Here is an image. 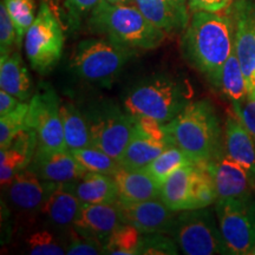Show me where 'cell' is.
Instances as JSON below:
<instances>
[{
  "label": "cell",
  "instance_id": "ffe728a7",
  "mask_svg": "<svg viewBox=\"0 0 255 255\" xmlns=\"http://www.w3.org/2000/svg\"><path fill=\"white\" fill-rule=\"evenodd\" d=\"M37 146L36 133L25 126L9 146L0 149V182L2 188L7 186L19 171L24 170L31 164Z\"/></svg>",
  "mask_w": 255,
  "mask_h": 255
},
{
  "label": "cell",
  "instance_id": "3957f363",
  "mask_svg": "<svg viewBox=\"0 0 255 255\" xmlns=\"http://www.w3.org/2000/svg\"><path fill=\"white\" fill-rule=\"evenodd\" d=\"M94 33L110 38L133 50H152L163 43L165 32L146 19L135 5L102 0L88 19Z\"/></svg>",
  "mask_w": 255,
  "mask_h": 255
},
{
  "label": "cell",
  "instance_id": "e575fe53",
  "mask_svg": "<svg viewBox=\"0 0 255 255\" xmlns=\"http://www.w3.org/2000/svg\"><path fill=\"white\" fill-rule=\"evenodd\" d=\"M28 111L27 102H21L13 111L4 116H0V149L9 146L14 137L26 126V116Z\"/></svg>",
  "mask_w": 255,
  "mask_h": 255
},
{
  "label": "cell",
  "instance_id": "277c9868",
  "mask_svg": "<svg viewBox=\"0 0 255 255\" xmlns=\"http://www.w3.org/2000/svg\"><path fill=\"white\" fill-rule=\"evenodd\" d=\"M191 90L180 79L155 75L133 84L123 98L132 117H149L162 124L171 122L190 103Z\"/></svg>",
  "mask_w": 255,
  "mask_h": 255
},
{
  "label": "cell",
  "instance_id": "7a4b0ae2",
  "mask_svg": "<svg viewBox=\"0 0 255 255\" xmlns=\"http://www.w3.org/2000/svg\"><path fill=\"white\" fill-rule=\"evenodd\" d=\"M169 139L194 163L206 164L225 150L223 132L214 107L206 100L190 102L165 124Z\"/></svg>",
  "mask_w": 255,
  "mask_h": 255
},
{
  "label": "cell",
  "instance_id": "9c48e42d",
  "mask_svg": "<svg viewBox=\"0 0 255 255\" xmlns=\"http://www.w3.org/2000/svg\"><path fill=\"white\" fill-rule=\"evenodd\" d=\"M215 214L231 254L251 255L255 248V193L239 199L218 200Z\"/></svg>",
  "mask_w": 255,
  "mask_h": 255
},
{
  "label": "cell",
  "instance_id": "cb8c5ba5",
  "mask_svg": "<svg viewBox=\"0 0 255 255\" xmlns=\"http://www.w3.org/2000/svg\"><path fill=\"white\" fill-rule=\"evenodd\" d=\"M71 189L82 203H115L119 189L114 176L88 171L82 178L70 182Z\"/></svg>",
  "mask_w": 255,
  "mask_h": 255
},
{
  "label": "cell",
  "instance_id": "7c38bea8",
  "mask_svg": "<svg viewBox=\"0 0 255 255\" xmlns=\"http://www.w3.org/2000/svg\"><path fill=\"white\" fill-rule=\"evenodd\" d=\"M227 12L234 24V52L248 81L255 71V5L251 0H234Z\"/></svg>",
  "mask_w": 255,
  "mask_h": 255
},
{
  "label": "cell",
  "instance_id": "f6af8a7d",
  "mask_svg": "<svg viewBox=\"0 0 255 255\" xmlns=\"http://www.w3.org/2000/svg\"><path fill=\"white\" fill-rule=\"evenodd\" d=\"M251 255H255V248L253 250V252H252V253H251Z\"/></svg>",
  "mask_w": 255,
  "mask_h": 255
},
{
  "label": "cell",
  "instance_id": "74e56055",
  "mask_svg": "<svg viewBox=\"0 0 255 255\" xmlns=\"http://www.w3.org/2000/svg\"><path fill=\"white\" fill-rule=\"evenodd\" d=\"M14 45L18 46L17 30L6 8L5 2L1 0V4H0V51H1V55L11 53Z\"/></svg>",
  "mask_w": 255,
  "mask_h": 255
},
{
  "label": "cell",
  "instance_id": "ab89813d",
  "mask_svg": "<svg viewBox=\"0 0 255 255\" xmlns=\"http://www.w3.org/2000/svg\"><path fill=\"white\" fill-rule=\"evenodd\" d=\"M233 2L234 0H188V7L190 12H223L227 11Z\"/></svg>",
  "mask_w": 255,
  "mask_h": 255
},
{
  "label": "cell",
  "instance_id": "f1b7e54d",
  "mask_svg": "<svg viewBox=\"0 0 255 255\" xmlns=\"http://www.w3.org/2000/svg\"><path fill=\"white\" fill-rule=\"evenodd\" d=\"M220 89L232 103H239L247 97V79L235 52L229 56L223 65Z\"/></svg>",
  "mask_w": 255,
  "mask_h": 255
},
{
  "label": "cell",
  "instance_id": "484cf974",
  "mask_svg": "<svg viewBox=\"0 0 255 255\" xmlns=\"http://www.w3.org/2000/svg\"><path fill=\"white\" fill-rule=\"evenodd\" d=\"M60 116L66 149L77 150L91 146L90 129L83 111L71 102L64 101L60 103Z\"/></svg>",
  "mask_w": 255,
  "mask_h": 255
},
{
  "label": "cell",
  "instance_id": "4316f807",
  "mask_svg": "<svg viewBox=\"0 0 255 255\" xmlns=\"http://www.w3.org/2000/svg\"><path fill=\"white\" fill-rule=\"evenodd\" d=\"M21 253L31 255H64L66 254L68 240L55 229L47 227L33 228L21 239Z\"/></svg>",
  "mask_w": 255,
  "mask_h": 255
},
{
  "label": "cell",
  "instance_id": "d6a6232c",
  "mask_svg": "<svg viewBox=\"0 0 255 255\" xmlns=\"http://www.w3.org/2000/svg\"><path fill=\"white\" fill-rule=\"evenodd\" d=\"M218 193L213 177L206 164H196L193 176V206L194 209L206 208L215 205Z\"/></svg>",
  "mask_w": 255,
  "mask_h": 255
},
{
  "label": "cell",
  "instance_id": "b9f144b4",
  "mask_svg": "<svg viewBox=\"0 0 255 255\" xmlns=\"http://www.w3.org/2000/svg\"><path fill=\"white\" fill-rule=\"evenodd\" d=\"M247 89H248V96L255 97V71L253 75L251 76L250 79L247 81Z\"/></svg>",
  "mask_w": 255,
  "mask_h": 255
},
{
  "label": "cell",
  "instance_id": "d590c367",
  "mask_svg": "<svg viewBox=\"0 0 255 255\" xmlns=\"http://www.w3.org/2000/svg\"><path fill=\"white\" fill-rule=\"evenodd\" d=\"M141 254L143 255H175L178 246L173 237H165L162 233L143 234Z\"/></svg>",
  "mask_w": 255,
  "mask_h": 255
},
{
  "label": "cell",
  "instance_id": "5b68a950",
  "mask_svg": "<svg viewBox=\"0 0 255 255\" xmlns=\"http://www.w3.org/2000/svg\"><path fill=\"white\" fill-rule=\"evenodd\" d=\"M135 51L103 36L87 38L76 45L70 65L83 81L108 87L132 58Z\"/></svg>",
  "mask_w": 255,
  "mask_h": 255
},
{
  "label": "cell",
  "instance_id": "8992f818",
  "mask_svg": "<svg viewBox=\"0 0 255 255\" xmlns=\"http://www.w3.org/2000/svg\"><path fill=\"white\" fill-rule=\"evenodd\" d=\"M83 113L90 129L91 146L120 161L135 132V117L110 101L95 103Z\"/></svg>",
  "mask_w": 255,
  "mask_h": 255
},
{
  "label": "cell",
  "instance_id": "d4e9b609",
  "mask_svg": "<svg viewBox=\"0 0 255 255\" xmlns=\"http://www.w3.org/2000/svg\"><path fill=\"white\" fill-rule=\"evenodd\" d=\"M169 145L170 143L150 138L135 129L129 144L120 158L121 167L126 169L144 168Z\"/></svg>",
  "mask_w": 255,
  "mask_h": 255
},
{
  "label": "cell",
  "instance_id": "ee69618b",
  "mask_svg": "<svg viewBox=\"0 0 255 255\" xmlns=\"http://www.w3.org/2000/svg\"><path fill=\"white\" fill-rule=\"evenodd\" d=\"M178 1H181V2H183V4L188 5V0H178Z\"/></svg>",
  "mask_w": 255,
  "mask_h": 255
},
{
  "label": "cell",
  "instance_id": "60d3db41",
  "mask_svg": "<svg viewBox=\"0 0 255 255\" xmlns=\"http://www.w3.org/2000/svg\"><path fill=\"white\" fill-rule=\"evenodd\" d=\"M23 101H20L15 96L8 94L5 90L0 91V116H4L13 111L20 105Z\"/></svg>",
  "mask_w": 255,
  "mask_h": 255
},
{
  "label": "cell",
  "instance_id": "6da1fadb",
  "mask_svg": "<svg viewBox=\"0 0 255 255\" xmlns=\"http://www.w3.org/2000/svg\"><path fill=\"white\" fill-rule=\"evenodd\" d=\"M184 59L220 89L222 68L234 52V24L231 14L191 12L181 38Z\"/></svg>",
  "mask_w": 255,
  "mask_h": 255
},
{
  "label": "cell",
  "instance_id": "8fae6325",
  "mask_svg": "<svg viewBox=\"0 0 255 255\" xmlns=\"http://www.w3.org/2000/svg\"><path fill=\"white\" fill-rule=\"evenodd\" d=\"M124 223H129L142 234L162 233L171 237L176 212L169 209L161 199L127 203L117 201Z\"/></svg>",
  "mask_w": 255,
  "mask_h": 255
},
{
  "label": "cell",
  "instance_id": "7402d4cb",
  "mask_svg": "<svg viewBox=\"0 0 255 255\" xmlns=\"http://www.w3.org/2000/svg\"><path fill=\"white\" fill-rule=\"evenodd\" d=\"M195 163L182 165L173 171L161 186V200L173 212L194 209L193 176Z\"/></svg>",
  "mask_w": 255,
  "mask_h": 255
},
{
  "label": "cell",
  "instance_id": "d6986e66",
  "mask_svg": "<svg viewBox=\"0 0 255 255\" xmlns=\"http://www.w3.org/2000/svg\"><path fill=\"white\" fill-rule=\"evenodd\" d=\"M223 148L226 154L246 169L255 181V142L234 110L228 113L226 119Z\"/></svg>",
  "mask_w": 255,
  "mask_h": 255
},
{
  "label": "cell",
  "instance_id": "8d00e7d4",
  "mask_svg": "<svg viewBox=\"0 0 255 255\" xmlns=\"http://www.w3.org/2000/svg\"><path fill=\"white\" fill-rule=\"evenodd\" d=\"M68 255H98L105 254L104 245L95 239L82 237L71 229L68 234V246H66Z\"/></svg>",
  "mask_w": 255,
  "mask_h": 255
},
{
  "label": "cell",
  "instance_id": "7bdbcfd3",
  "mask_svg": "<svg viewBox=\"0 0 255 255\" xmlns=\"http://www.w3.org/2000/svg\"><path fill=\"white\" fill-rule=\"evenodd\" d=\"M107 1L117 5H133V0H107Z\"/></svg>",
  "mask_w": 255,
  "mask_h": 255
},
{
  "label": "cell",
  "instance_id": "52a82bcc",
  "mask_svg": "<svg viewBox=\"0 0 255 255\" xmlns=\"http://www.w3.org/2000/svg\"><path fill=\"white\" fill-rule=\"evenodd\" d=\"M171 237L183 254H231L208 207L177 212Z\"/></svg>",
  "mask_w": 255,
  "mask_h": 255
},
{
  "label": "cell",
  "instance_id": "f35d334b",
  "mask_svg": "<svg viewBox=\"0 0 255 255\" xmlns=\"http://www.w3.org/2000/svg\"><path fill=\"white\" fill-rule=\"evenodd\" d=\"M233 110L240 117L255 142V97L248 96L239 103H232Z\"/></svg>",
  "mask_w": 255,
  "mask_h": 255
},
{
  "label": "cell",
  "instance_id": "e0dca14e",
  "mask_svg": "<svg viewBox=\"0 0 255 255\" xmlns=\"http://www.w3.org/2000/svg\"><path fill=\"white\" fill-rule=\"evenodd\" d=\"M82 202L75 195L69 183H57L38 212L44 225L64 234L68 239L77 218Z\"/></svg>",
  "mask_w": 255,
  "mask_h": 255
},
{
  "label": "cell",
  "instance_id": "4dcf8cb0",
  "mask_svg": "<svg viewBox=\"0 0 255 255\" xmlns=\"http://www.w3.org/2000/svg\"><path fill=\"white\" fill-rule=\"evenodd\" d=\"M143 234L129 223H122L115 229L107 244L105 254L111 255H141Z\"/></svg>",
  "mask_w": 255,
  "mask_h": 255
},
{
  "label": "cell",
  "instance_id": "9a60e30c",
  "mask_svg": "<svg viewBox=\"0 0 255 255\" xmlns=\"http://www.w3.org/2000/svg\"><path fill=\"white\" fill-rule=\"evenodd\" d=\"M123 219L120 207L115 203H82L72 228L82 237L95 239L105 245L122 225Z\"/></svg>",
  "mask_w": 255,
  "mask_h": 255
},
{
  "label": "cell",
  "instance_id": "2e32d148",
  "mask_svg": "<svg viewBox=\"0 0 255 255\" xmlns=\"http://www.w3.org/2000/svg\"><path fill=\"white\" fill-rule=\"evenodd\" d=\"M27 168L41 180L53 183L75 182L88 173L69 149L45 150L37 148Z\"/></svg>",
  "mask_w": 255,
  "mask_h": 255
},
{
  "label": "cell",
  "instance_id": "ac0fdd59",
  "mask_svg": "<svg viewBox=\"0 0 255 255\" xmlns=\"http://www.w3.org/2000/svg\"><path fill=\"white\" fill-rule=\"evenodd\" d=\"M133 5L165 33L183 32L189 23V7L178 0H133Z\"/></svg>",
  "mask_w": 255,
  "mask_h": 255
},
{
  "label": "cell",
  "instance_id": "4fadbf2b",
  "mask_svg": "<svg viewBox=\"0 0 255 255\" xmlns=\"http://www.w3.org/2000/svg\"><path fill=\"white\" fill-rule=\"evenodd\" d=\"M206 167L214 181L218 200L239 199L255 193V181L225 150L206 163Z\"/></svg>",
  "mask_w": 255,
  "mask_h": 255
},
{
  "label": "cell",
  "instance_id": "44dd1931",
  "mask_svg": "<svg viewBox=\"0 0 255 255\" xmlns=\"http://www.w3.org/2000/svg\"><path fill=\"white\" fill-rule=\"evenodd\" d=\"M119 189V201L127 203L161 199V187L144 169L121 167L114 175Z\"/></svg>",
  "mask_w": 255,
  "mask_h": 255
},
{
  "label": "cell",
  "instance_id": "30bf717a",
  "mask_svg": "<svg viewBox=\"0 0 255 255\" xmlns=\"http://www.w3.org/2000/svg\"><path fill=\"white\" fill-rule=\"evenodd\" d=\"M26 127L36 133L37 148L45 150L66 149L60 102L52 88L41 89L28 102Z\"/></svg>",
  "mask_w": 255,
  "mask_h": 255
},
{
  "label": "cell",
  "instance_id": "f546056e",
  "mask_svg": "<svg viewBox=\"0 0 255 255\" xmlns=\"http://www.w3.org/2000/svg\"><path fill=\"white\" fill-rule=\"evenodd\" d=\"M190 163H194V162L188 157L186 152L181 150L175 144H170L154 161H151L150 163L143 169L149 175H151L152 178L161 187L162 183L167 180V177L173 171H175L180 167H182V165H187Z\"/></svg>",
  "mask_w": 255,
  "mask_h": 255
},
{
  "label": "cell",
  "instance_id": "5bb4252c",
  "mask_svg": "<svg viewBox=\"0 0 255 255\" xmlns=\"http://www.w3.org/2000/svg\"><path fill=\"white\" fill-rule=\"evenodd\" d=\"M57 183L41 180L26 168L19 171L6 186V199L9 206L21 215H38L46 197Z\"/></svg>",
  "mask_w": 255,
  "mask_h": 255
},
{
  "label": "cell",
  "instance_id": "83f0119b",
  "mask_svg": "<svg viewBox=\"0 0 255 255\" xmlns=\"http://www.w3.org/2000/svg\"><path fill=\"white\" fill-rule=\"evenodd\" d=\"M60 23L69 30H76L84 20H88L91 12L102 0H46Z\"/></svg>",
  "mask_w": 255,
  "mask_h": 255
},
{
  "label": "cell",
  "instance_id": "836d02e7",
  "mask_svg": "<svg viewBox=\"0 0 255 255\" xmlns=\"http://www.w3.org/2000/svg\"><path fill=\"white\" fill-rule=\"evenodd\" d=\"M17 30L18 46L21 45L25 34L37 17L34 0H2Z\"/></svg>",
  "mask_w": 255,
  "mask_h": 255
},
{
  "label": "cell",
  "instance_id": "ba28073f",
  "mask_svg": "<svg viewBox=\"0 0 255 255\" xmlns=\"http://www.w3.org/2000/svg\"><path fill=\"white\" fill-rule=\"evenodd\" d=\"M63 24L46 0H41L37 17L24 38L25 53L32 69L40 73L51 71L63 56Z\"/></svg>",
  "mask_w": 255,
  "mask_h": 255
},
{
  "label": "cell",
  "instance_id": "603a6c76",
  "mask_svg": "<svg viewBox=\"0 0 255 255\" xmlns=\"http://www.w3.org/2000/svg\"><path fill=\"white\" fill-rule=\"evenodd\" d=\"M0 88L20 101L32 98L30 73L18 51H12L0 58Z\"/></svg>",
  "mask_w": 255,
  "mask_h": 255
},
{
  "label": "cell",
  "instance_id": "1f68e13d",
  "mask_svg": "<svg viewBox=\"0 0 255 255\" xmlns=\"http://www.w3.org/2000/svg\"><path fill=\"white\" fill-rule=\"evenodd\" d=\"M70 151L83 167L92 173L107 174L113 176L121 168L119 159L114 158L113 156L108 155L107 152L95 148V146H88V148Z\"/></svg>",
  "mask_w": 255,
  "mask_h": 255
}]
</instances>
